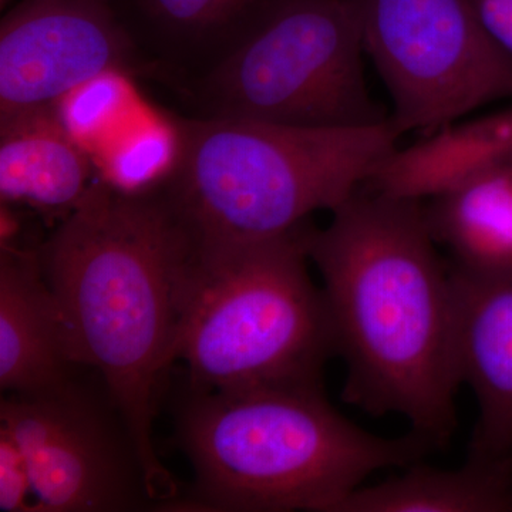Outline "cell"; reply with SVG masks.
I'll use <instances>...</instances> for the list:
<instances>
[{
    "label": "cell",
    "instance_id": "6da1fadb",
    "mask_svg": "<svg viewBox=\"0 0 512 512\" xmlns=\"http://www.w3.org/2000/svg\"><path fill=\"white\" fill-rule=\"evenodd\" d=\"M419 200L359 188L309 229V259L335 353L346 363V403L397 414L433 447L456 429V289Z\"/></svg>",
    "mask_w": 512,
    "mask_h": 512
},
{
    "label": "cell",
    "instance_id": "7a4b0ae2",
    "mask_svg": "<svg viewBox=\"0 0 512 512\" xmlns=\"http://www.w3.org/2000/svg\"><path fill=\"white\" fill-rule=\"evenodd\" d=\"M191 239L164 192L100 178L39 256L74 363L99 375L128 431L156 507L178 485L153 443L158 389L177 362Z\"/></svg>",
    "mask_w": 512,
    "mask_h": 512
},
{
    "label": "cell",
    "instance_id": "3957f363",
    "mask_svg": "<svg viewBox=\"0 0 512 512\" xmlns=\"http://www.w3.org/2000/svg\"><path fill=\"white\" fill-rule=\"evenodd\" d=\"M194 468L184 510L336 512L367 478L423 460L433 444L410 431L375 436L343 417L322 383L194 392L178 419Z\"/></svg>",
    "mask_w": 512,
    "mask_h": 512
},
{
    "label": "cell",
    "instance_id": "277c9868",
    "mask_svg": "<svg viewBox=\"0 0 512 512\" xmlns=\"http://www.w3.org/2000/svg\"><path fill=\"white\" fill-rule=\"evenodd\" d=\"M164 192L192 244L259 241L335 211L399 147L390 123L306 127L235 117L181 121Z\"/></svg>",
    "mask_w": 512,
    "mask_h": 512
},
{
    "label": "cell",
    "instance_id": "5b68a950",
    "mask_svg": "<svg viewBox=\"0 0 512 512\" xmlns=\"http://www.w3.org/2000/svg\"><path fill=\"white\" fill-rule=\"evenodd\" d=\"M309 229L238 244L191 242L177 360L194 392L322 383L335 355Z\"/></svg>",
    "mask_w": 512,
    "mask_h": 512
},
{
    "label": "cell",
    "instance_id": "8992f818",
    "mask_svg": "<svg viewBox=\"0 0 512 512\" xmlns=\"http://www.w3.org/2000/svg\"><path fill=\"white\" fill-rule=\"evenodd\" d=\"M205 77L211 116L366 127L389 116L370 96L357 0H275Z\"/></svg>",
    "mask_w": 512,
    "mask_h": 512
},
{
    "label": "cell",
    "instance_id": "52a82bcc",
    "mask_svg": "<svg viewBox=\"0 0 512 512\" xmlns=\"http://www.w3.org/2000/svg\"><path fill=\"white\" fill-rule=\"evenodd\" d=\"M365 53L393 103L397 133L429 136L512 99V59L468 0H357Z\"/></svg>",
    "mask_w": 512,
    "mask_h": 512
},
{
    "label": "cell",
    "instance_id": "ba28073f",
    "mask_svg": "<svg viewBox=\"0 0 512 512\" xmlns=\"http://www.w3.org/2000/svg\"><path fill=\"white\" fill-rule=\"evenodd\" d=\"M109 407L79 380L55 392L3 396L0 441L25 470L29 512L156 507L126 426Z\"/></svg>",
    "mask_w": 512,
    "mask_h": 512
},
{
    "label": "cell",
    "instance_id": "9c48e42d",
    "mask_svg": "<svg viewBox=\"0 0 512 512\" xmlns=\"http://www.w3.org/2000/svg\"><path fill=\"white\" fill-rule=\"evenodd\" d=\"M130 55L116 0H20L0 23V120L55 107Z\"/></svg>",
    "mask_w": 512,
    "mask_h": 512
},
{
    "label": "cell",
    "instance_id": "30bf717a",
    "mask_svg": "<svg viewBox=\"0 0 512 512\" xmlns=\"http://www.w3.org/2000/svg\"><path fill=\"white\" fill-rule=\"evenodd\" d=\"M451 274L458 379L480 413L468 458L512 470V268Z\"/></svg>",
    "mask_w": 512,
    "mask_h": 512
},
{
    "label": "cell",
    "instance_id": "8fae6325",
    "mask_svg": "<svg viewBox=\"0 0 512 512\" xmlns=\"http://www.w3.org/2000/svg\"><path fill=\"white\" fill-rule=\"evenodd\" d=\"M62 316L39 248L0 245V387L43 394L76 382Z\"/></svg>",
    "mask_w": 512,
    "mask_h": 512
},
{
    "label": "cell",
    "instance_id": "7c38bea8",
    "mask_svg": "<svg viewBox=\"0 0 512 512\" xmlns=\"http://www.w3.org/2000/svg\"><path fill=\"white\" fill-rule=\"evenodd\" d=\"M101 178L55 107L0 120V198L66 218Z\"/></svg>",
    "mask_w": 512,
    "mask_h": 512
},
{
    "label": "cell",
    "instance_id": "4fadbf2b",
    "mask_svg": "<svg viewBox=\"0 0 512 512\" xmlns=\"http://www.w3.org/2000/svg\"><path fill=\"white\" fill-rule=\"evenodd\" d=\"M512 161V107L483 119L448 124L406 148L397 147L363 187L424 200Z\"/></svg>",
    "mask_w": 512,
    "mask_h": 512
},
{
    "label": "cell",
    "instance_id": "5bb4252c",
    "mask_svg": "<svg viewBox=\"0 0 512 512\" xmlns=\"http://www.w3.org/2000/svg\"><path fill=\"white\" fill-rule=\"evenodd\" d=\"M427 218L437 244L470 272L512 268V161L431 198Z\"/></svg>",
    "mask_w": 512,
    "mask_h": 512
},
{
    "label": "cell",
    "instance_id": "9a60e30c",
    "mask_svg": "<svg viewBox=\"0 0 512 512\" xmlns=\"http://www.w3.org/2000/svg\"><path fill=\"white\" fill-rule=\"evenodd\" d=\"M406 473L360 485L336 512H510L512 470L468 458L446 470L410 464Z\"/></svg>",
    "mask_w": 512,
    "mask_h": 512
},
{
    "label": "cell",
    "instance_id": "2e32d148",
    "mask_svg": "<svg viewBox=\"0 0 512 512\" xmlns=\"http://www.w3.org/2000/svg\"><path fill=\"white\" fill-rule=\"evenodd\" d=\"M183 153L181 124L150 107L143 110L94 156L101 178L123 192H146L165 184Z\"/></svg>",
    "mask_w": 512,
    "mask_h": 512
},
{
    "label": "cell",
    "instance_id": "e0dca14e",
    "mask_svg": "<svg viewBox=\"0 0 512 512\" xmlns=\"http://www.w3.org/2000/svg\"><path fill=\"white\" fill-rule=\"evenodd\" d=\"M146 104L124 70H110L57 101V117L70 136L96 156Z\"/></svg>",
    "mask_w": 512,
    "mask_h": 512
},
{
    "label": "cell",
    "instance_id": "ac0fdd59",
    "mask_svg": "<svg viewBox=\"0 0 512 512\" xmlns=\"http://www.w3.org/2000/svg\"><path fill=\"white\" fill-rule=\"evenodd\" d=\"M275 0H130L151 29L178 42L237 40Z\"/></svg>",
    "mask_w": 512,
    "mask_h": 512
},
{
    "label": "cell",
    "instance_id": "d6986e66",
    "mask_svg": "<svg viewBox=\"0 0 512 512\" xmlns=\"http://www.w3.org/2000/svg\"><path fill=\"white\" fill-rule=\"evenodd\" d=\"M487 35L512 59V0H468Z\"/></svg>",
    "mask_w": 512,
    "mask_h": 512
},
{
    "label": "cell",
    "instance_id": "ffe728a7",
    "mask_svg": "<svg viewBox=\"0 0 512 512\" xmlns=\"http://www.w3.org/2000/svg\"><path fill=\"white\" fill-rule=\"evenodd\" d=\"M9 2L10 0H0V6H2V9L5 8V6L8 5Z\"/></svg>",
    "mask_w": 512,
    "mask_h": 512
}]
</instances>
